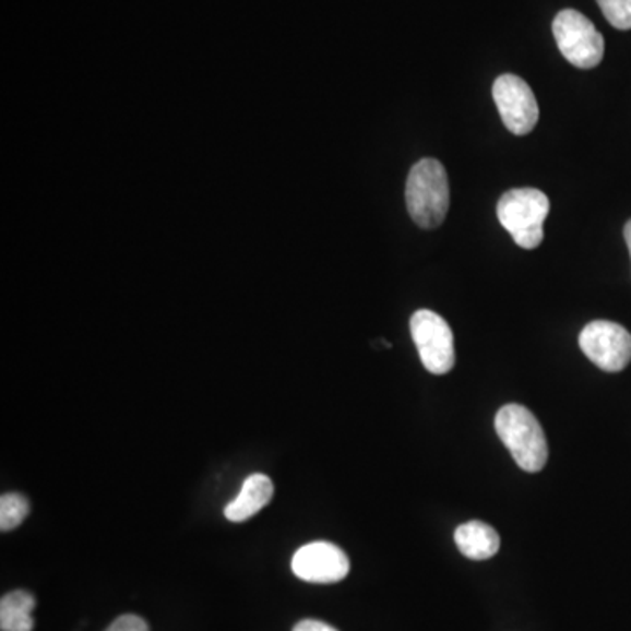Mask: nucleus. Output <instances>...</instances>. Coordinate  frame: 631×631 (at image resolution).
Wrapping results in <instances>:
<instances>
[{
    "mask_svg": "<svg viewBox=\"0 0 631 631\" xmlns=\"http://www.w3.org/2000/svg\"><path fill=\"white\" fill-rule=\"evenodd\" d=\"M584 355L605 372H621L631 361V335L614 321H592L579 335Z\"/></svg>",
    "mask_w": 631,
    "mask_h": 631,
    "instance_id": "423d86ee",
    "label": "nucleus"
},
{
    "mask_svg": "<svg viewBox=\"0 0 631 631\" xmlns=\"http://www.w3.org/2000/svg\"><path fill=\"white\" fill-rule=\"evenodd\" d=\"M454 543L468 560H489L500 549V535L483 521H468L454 532Z\"/></svg>",
    "mask_w": 631,
    "mask_h": 631,
    "instance_id": "9d476101",
    "label": "nucleus"
},
{
    "mask_svg": "<svg viewBox=\"0 0 631 631\" xmlns=\"http://www.w3.org/2000/svg\"><path fill=\"white\" fill-rule=\"evenodd\" d=\"M405 202L418 227L437 228L450 210V182L444 165L422 158L410 169L405 187Z\"/></svg>",
    "mask_w": 631,
    "mask_h": 631,
    "instance_id": "f257e3e1",
    "label": "nucleus"
},
{
    "mask_svg": "<svg viewBox=\"0 0 631 631\" xmlns=\"http://www.w3.org/2000/svg\"><path fill=\"white\" fill-rule=\"evenodd\" d=\"M624 239H627L628 249H630V257H631V219L627 223V227H624Z\"/></svg>",
    "mask_w": 631,
    "mask_h": 631,
    "instance_id": "dca6fc26",
    "label": "nucleus"
},
{
    "mask_svg": "<svg viewBox=\"0 0 631 631\" xmlns=\"http://www.w3.org/2000/svg\"><path fill=\"white\" fill-rule=\"evenodd\" d=\"M291 570L306 583L334 584L349 574V558L335 544H306L295 552Z\"/></svg>",
    "mask_w": 631,
    "mask_h": 631,
    "instance_id": "6e6552de",
    "label": "nucleus"
},
{
    "mask_svg": "<svg viewBox=\"0 0 631 631\" xmlns=\"http://www.w3.org/2000/svg\"><path fill=\"white\" fill-rule=\"evenodd\" d=\"M294 631H337L334 627H330L326 622L318 621V619H303L298 622Z\"/></svg>",
    "mask_w": 631,
    "mask_h": 631,
    "instance_id": "2eb2a0df",
    "label": "nucleus"
},
{
    "mask_svg": "<svg viewBox=\"0 0 631 631\" xmlns=\"http://www.w3.org/2000/svg\"><path fill=\"white\" fill-rule=\"evenodd\" d=\"M31 505L27 498L20 493H5L0 498V529L11 532L19 528L28 516Z\"/></svg>",
    "mask_w": 631,
    "mask_h": 631,
    "instance_id": "f8f14e48",
    "label": "nucleus"
},
{
    "mask_svg": "<svg viewBox=\"0 0 631 631\" xmlns=\"http://www.w3.org/2000/svg\"><path fill=\"white\" fill-rule=\"evenodd\" d=\"M495 428L520 468L535 474L546 467L547 440L532 410L517 404L503 405L495 418Z\"/></svg>",
    "mask_w": 631,
    "mask_h": 631,
    "instance_id": "f03ea898",
    "label": "nucleus"
},
{
    "mask_svg": "<svg viewBox=\"0 0 631 631\" xmlns=\"http://www.w3.org/2000/svg\"><path fill=\"white\" fill-rule=\"evenodd\" d=\"M493 98L503 124L514 135H526L538 121V104L528 83L514 74H503L493 85Z\"/></svg>",
    "mask_w": 631,
    "mask_h": 631,
    "instance_id": "0eeeda50",
    "label": "nucleus"
},
{
    "mask_svg": "<svg viewBox=\"0 0 631 631\" xmlns=\"http://www.w3.org/2000/svg\"><path fill=\"white\" fill-rule=\"evenodd\" d=\"M274 497V485L265 474H253L245 480L236 500L225 508V517L231 523H245L259 514Z\"/></svg>",
    "mask_w": 631,
    "mask_h": 631,
    "instance_id": "1a4fd4ad",
    "label": "nucleus"
},
{
    "mask_svg": "<svg viewBox=\"0 0 631 631\" xmlns=\"http://www.w3.org/2000/svg\"><path fill=\"white\" fill-rule=\"evenodd\" d=\"M410 334L428 372L444 376L453 369L456 361L453 330L442 316L430 309L414 312Z\"/></svg>",
    "mask_w": 631,
    "mask_h": 631,
    "instance_id": "39448f33",
    "label": "nucleus"
},
{
    "mask_svg": "<svg viewBox=\"0 0 631 631\" xmlns=\"http://www.w3.org/2000/svg\"><path fill=\"white\" fill-rule=\"evenodd\" d=\"M549 199L535 188H514L500 197L498 222L520 248L535 249L544 240V222L549 214Z\"/></svg>",
    "mask_w": 631,
    "mask_h": 631,
    "instance_id": "7ed1b4c3",
    "label": "nucleus"
},
{
    "mask_svg": "<svg viewBox=\"0 0 631 631\" xmlns=\"http://www.w3.org/2000/svg\"><path fill=\"white\" fill-rule=\"evenodd\" d=\"M607 22L618 31H631V0H596Z\"/></svg>",
    "mask_w": 631,
    "mask_h": 631,
    "instance_id": "ddd939ff",
    "label": "nucleus"
},
{
    "mask_svg": "<svg viewBox=\"0 0 631 631\" xmlns=\"http://www.w3.org/2000/svg\"><path fill=\"white\" fill-rule=\"evenodd\" d=\"M36 609V598L28 592L16 590L8 593L0 600V628L2 631H32Z\"/></svg>",
    "mask_w": 631,
    "mask_h": 631,
    "instance_id": "9b49d317",
    "label": "nucleus"
},
{
    "mask_svg": "<svg viewBox=\"0 0 631 631\" xmlns=\"http://www.w3.org/2000/svg\"><path fill=\"white\" fill-rule=\"evenodd\" d=\"M106 631H150V627L143 618H139L134 614H127V616L116 619Z\"/></svg>",
    "mask_w": 631,
    "mask_h": 631,
    "instance_id": "4468645a",
    "label": "nucleus"
},
{
    "mask_svg": "<svg viewBox=\"0 0 631 631\" xmlns=\"http://www.w3.org/2000/svg\"><path fill=\"white\" fill-rule=\"evenodd\" d=\"M552 34L561 55L579 69H593L602 62L605 51L604 37L592 20L575 10L556 14Z\"/></svg>",
    "mask_w": 631,
    "mask_h": 631,
    "instance_id": "20e7f679",
    "label": "nucleus"
}]
</instances>
